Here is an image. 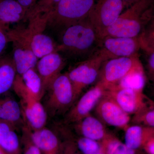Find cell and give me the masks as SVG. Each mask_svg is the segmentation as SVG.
<instances>
[{
  "instance_id": "cell-1",
  "label": "cell",
  "mask_w": 154,
  "mask_h": 154,
  "mask_svg": "<svg viewBox=\"0 0 154 154\" xmlns=\"http://www.w3.org/2000/svg\"><path fill=\"white\" fill-rule=\"evenodd\" d=\"M57 51L65 53L73 58L86 60L97 54L102 38L88 17L63 30Z\"/></svg>"
},
{
  "instance_id": "cell-2",
  "label": "cell",
  "mask_w": 154,
  "mask_h": 154,
  "mask_svg": "<svg viewBox=\"0 0 154 154\" xmlns=\"http://www.w3.org/2000/svg\"><path fill=\"white\" fill-rule=\"evenodd\" d=\"M27 27H17L8 30L10 42L18 41L27 45L38 59L57 51V45L43 31L48 26V14L38 15L28 19Z\"/></svg>"
},
{
  "instance_id": "cell-3",
  "label": "cell",
  "mask_w": 154,
  "mask_h": 154,
  "mask_svg": "<svg viewBox=\"0 0 154 154\" xmlns=\"http://www.w3.org/2000/svg\"><path fill=\"white\" fill-rule=\"evenodd\" d=\"M154 5V0H140L128 8L106 30L103 37H139L152 19Z\"/></svg>"
},
{
  "instance_id": "cell-4",
  "label": "cell",
  "mask_w": 154,
  "mask_h": 154,
  "mask_svg": "<svg viewBox=\"0 0 154 154\" xmlns=\"http://www.w3.org/2000/svg\"><path fill=\"white\" fill-rule=\"evenodd\" d=\"M135 74H144L139 54L110 59L103 63L97 83L105 91L118 85L126 77Z\"/></svg>"
},
{
  "instance_id": "cell-5",
  "label": "cell",
  "mask_w": 154,
  "mask_h": 154,
  "mask_svg": "<svg viewBox=\"0 0 154 154\" xmlns=\"http://www.w3.org/2000/svg\"><path fill=\"white\" fill-rule=\"evenodd\" d=\"M13 89L20 99L23 119L32 131L45 127L47 113L37 96L25 85L22 77L17 74Z\"/></svg>"
},
{
  "instance_id": "cell-6",
  "label": "cell",
  "mask_w": 154,
  "mask_h": 154,
  "mask_svg": "<svg viewBox=\"0 0 154 154\" xmlns=\"http://www.w3.org/2000/svg\"><path fill=\"white\" fill-rule=\"evenodd\" d=\"M96 0H61L48 14V25L64 30L89 16Z\"/></svg>"
},
{
  "instance_id": "cell-7",
  "label": "cell",
  "mask_w": 154,
  "mask_h": 154,
  "mask_svg": "<svg viewBox=\"0 0 154 154\" xmlns=\"http://www.w3.org/2000/svg\"><path fill=\"white\" fill-rule=\"evenodd\" d=\"M48 90L49 92L44 107L50 115L66 113L74 104L76 98L67 73L59 75Z\"/></svg>"
},
{
  "instance_id": "cell-8",
  "label": "cell",
  "mask_w": 154,
  "mask_h": 154,
  "mask_svg": "<svg viewBox=\"0 0 154 154\" xmlns=\"http://www.w3.org/2000/svg\"><path fill=\"white\" fill-rule=\"evenodd\" d=\"M109 58L100 50L97 54L79 63L67 72L71 83L76 99L83 90L98 79L103 63Z\"/></svg>"
},
{
  "instance_id": "cell-9",
  "label": "cell",
  "mask_w": 154,
  "mask_h": 154,
  "mask_svg": "<svg viewBox=\"0 0 154 154\" xmlns=\"http://www.w3.org/2000/svg\"><path fill=\"white\" fill-rule=\"evenodd\" d=\"M125 8L122 0H96L88 18L102 38Z\"/></svg>"
},
{
  "instance_id": "cell-10",
  "label": "cell",
  "mask_w": 154,
  "mask_h": 154,
  "mask_svg": "<svg viewBox=\"0 0 154 154\" xmlns=\"http://www.w3.org/2000/svg\"><path fill=\"white\" fill-rule=\"evenodd\" d=\"M94 109L96 115L102 122L124 131L128 126L130 115L105 92Z\"/></svg>"
},
{
  "instance_id": "cell-11",
  "label": "cell",
  "mask_w": 154,
  "mask_h": 154,
  "mask_svg": "<svg viewBox=\"0 0 154 154\" xmlns=\"http://www.w3.org/2000/svg\"><path fill=\"white\" fill-rule=\"evenodd\" d=\"M100 50L109 59L138 55L140 51L139 38L105 36L102 38Z\"/></svg>"
},
{
  "instance_id": "cell-12",
  "label": "cell",
  "mask_w": 154,
  "mask_h": 154,
  "mask_svg": "<svg viewBox=\"0 0 154 154\" xmlns=\"http://www.w3.org/2000/svg\"><path fill=\"white\" fill-rule=\"evenodd\" d=\"M128 114H136L146 108L143 91L115 85L105 91Z\"/></svg>"
},
{
  "instance_id": "cell-13",
  "label": "cell",
  "mask_w": 154,
  "mask_h": 154,
  "mask_svg": "<svg viewBox=\"0 0 154 154\" xmlns=\"http://www.w3.org/2000/svg\"><path fill=\"white\" fill-rule=\"evenodd\" d=\"M105 91L100 84L96 83V85L85 93L68 111L65 121L67 123L75 124L91 114V111L104 95Z\"/></svg>"
},
{
  "instance_id": "cell-14",
  "label": "cell",
  "mask_w": 154,
  "mask_h": 154,
  "mask_svg": "<svg viewBox=\"0 0 154 154\" xmlns=\"http://www.w3.org/2000/svg\"><path fill=\"white\" fill-rule=\"evenodd\" d=\"M65 64L64 59L57 51L44 56L38 60L36 69L41 78L45 93L53 82L61 74Z\"/></svg>"
},
{
  "instance_id": "cell-15",
  "label": "cell",
  "mask_w": 154,
  "mask_h": 154,
  "mask_svg": "<svg viewBox=\"0 0 154 154\" xmlns=\"http://www.w3.org/2000/svg\"><path fill=\"white\" fill-rule=\"evenodd\" d=\"M14 61L17 74L19 75L28 70L36 67L38 62V57L31 48L23 42L13 41Z\"/></svg>"
},
{
  "instance_id": "cell-16",
  "label": "cell",
  "mask_w": 154,
  "mask_h": 154,
  "mask_svg": "<svg viewBox=\"0 0 154 154\" xmlns=\"http://www.w3.org/2000/svg\"><path fill=\"white\" fill-rule=\"evenodd\" d=\"M31 137L42 154H59L61 143L51 130L45 127L36 130H31Z\"/></svg>"
},
{
  "instance_id": "cell-17",
  "label": "cell",
  "mask_w": 154,
  "mask_h": 154,
  "mask_svg": "<svg viewBox=\"0 0 154 154\" xmlns=\"http://www.w3.org/2000/svg\"><path fill=\"white\" fill-rule=\"evenodd\" d=\"M17 127L0 119V146L8 154H22Z\"/></svg>"
},
{
  "instance_id": "cell-18",
  "label": "cell",
  "mask_w": 154,
  "mask_h": 154,
  "mask_svg": "<svg viewBox=\"0 0 154 154\" xmlns=\"http://www.w3.org/2000/svg\"><path fill=\"white\" fill-rule=\"evenodd\" d=\"M75 124L76 130L83 137L93 140H102L108 134L103 122L91 114Z\"/></svg>"
},
{
  "instance_id": "cell-19",
  "label": "cell",
  "mask_w": 154,
  "mask_h": 154,
  "mask_svg": "<svg viewBox=\"0 0 154 154\" xmlns=\"http://www.w3.org/2000/svg\"><path fill=\"white\" fill-rule=\"evenodd\" d=\"M125 131V144L134 150L144 146L154 135L153 128L140 124L128 126Z\"/></svg>"
},
{
  "instance_id": "cell-20",
  "label": "cell",
  "mask_w": 154,
  "mask_h": 154,
  "mask_svg": "<svg viewBox=\"0 0 154 154\" xmlns=\"http://www.w3.org/2000/svg\"><path fill=\"white\" fill-rule=\"evenodd\" d=\"M27 12L17 0H0V23L8 25L25 20Z\"/></svg>"
},
{
  "instance_id": "cell-21",
  "label": "cell",
  "mask_w": 154,
  "mask_h": 154,
  "mask_svg": "<svg viewBox=\"0 0 154 154\" xmlns=\"http://www.w3.org/2000/svg\"><path fill=\"white\" fill-rule=\"evenodd\" d=\"M1 99L4 120L18 128L24 121L20 103L12 96H5Z\"/></svg>"
},
{
  "instance_id": "cell-22",
  "label": "cell",
  "mask_w": 154,
  "mask_h": 154,
  "mask_svg": "<svg viewBox=\"0 0 154 154\" xmlns=\"http://www.w3.org/2000/svg\"><path fill=\"white\" fill-rule=\"evenodd\" d=\"M17 74L12 57H0V96L12 89Z\"/></svg>"
},
{
  "instance_id": "cell-23",
  "label": "cell",
  "mask_w": 154,
  "mask_h": 154,
  "mask_svg": "<svg viewBox=\"0 0 154 154\" xmlns=\"http://www.w3.org/2000/svg\"><path fill=\"white\" fill-rule=\"evenodd\" d=\"M20 76L27 88L39 99H41L44 95L45 92L41 78L36 68L28 70Z\"/></svg>"
},
{
  "instance_id": "cell-24",
  "label": "cell",
  "mask_w": 154,
  "mask_h": 154,
  "mask_svg": "<svg viewBox=\"0 0 154 154\" xmlns=\"http://www.w3.org/2000/svg\"><path fill=\"white\" fill-rule=\"evenodd\" d=\"M103 149L106 154H135L134 150L129 148L112 135L108 134L103 140Z\"/></svg>"
},
{
  "instance_id": "cell-25",
  "label": "cell",
  "mask_w": 154,
  "mask_h": 154,
  "mask_svg": "<svg viewBox=\"0 0 154 154\" xmlns=\"http://www.w3.org/2000/svg\"><path fill=\"white\" fill-rule=\"evenodd\" d=\"M61 0H37L34 5L27 12L25 20L38 15L51 12Z\"/></svg>"
},
{
  "instance_id": "cell-26",
  "label": "cell",
  "mask_w": 154,
  "mask_h": 154,
  "mask_svg": "<svg viewBox=\"0 0 154 154\" xmlns=\"http://www.w3.org/2000/svg\"><path fill=\"white\" fill-rule=\"evenodd\" d=\"M140 50L154 51V21L152 19L139 37Z\"/></svg>"
},
{
  "instance_id": "cell-27",
  "label": "cell",
  "mask_w": 154,
  "mask_h": 154,
  "mask_svg": "<svg viewBox=\"0 0 154 154\" xmlns=\"http://www.w3.org/2000/svg\"><path fill=\"white\" fill-rule=\"evenodd\" d=\"M31 132L30 128L24 122L22 128V142L24 147L22 154H42L38 147L33 142Z\"/></svg>"
},
{
  "instance_id": "cell-28",
  "label": "cell",
  "mask_w": 154,
  "mask_h": 154,
  "mask_svg": "<svg viewBox=\"0 0 154 154\" xmlns=\"http://www.w3.org/2000/svg\"><path fill=\"white\" fill-rule=\"evenodd\" d=\"M76 145L84 154H92L101 152V147L97 141L82 137L78 139Z\"/></svg>"
},
{
  "instance_id": "cell-29",
  "label": "cell",
  "mask_w": 154,
  "mask_h": 154,
  "mask_svg": "<svg viewBox=\"0 0 154 154\" xmlns=\"http://www.w3.org/2000/svg\"><path fill=\"white\" fill-rule=\"evenodd\" d=\"M142 51L143 63H142L146 79L154 85V51Z\"/></svg>"
},
{
  "instance_id": "cell-30",
  "label": "cell",
  "mask_w": 154,
  "mask_h": 154,
  "mask_svg": "<svg viewBox=\"0 0 154 154\" xmlns=\"http://www.w3.org/2000/svg\"><path fill=\"white\" fill-rule=\"evenodd\" d=\"M133 121L137 124L154 128V109L146 108L135 114Z\"/></svg>"
},
{
  "instance_id": "cell-31",
  "label": "cell",
  "mask_w": 154,
  "mask_h": 154,
  "mask_svg": "<svg viewBox=\"0 0 154 154\" xmlns=\"http://www.w3.org/2000/svg\"><path fill=\"white\" fill-rule=\"evenodd\" d=\"M8 25L0 23V57L10 42L8 35Z\"/></svg>"
},
{
  "instance_id": "cell-32",
  "label": "cell",
  "mask_w": 154,
  "mask_h": 154,
  "mask_svg": "<svg viewBox=\"0 0 154 154\" xmlns=\"http://www.w3.org/2000/svg\"><path fill=\"white\" fill-rule=\"evenodd\" d=\"M76 147L75 144L71 142L61 143L59 154H80L76 151Z\"/></svg>"
},
{
  "instance_id": "cell-33",
  "label": "cell",
  "mask_w": 154,
  "mask_h": 154,
  "mask_svg": "<svg viewBox=\"0 0 154 154\" xmlns=\"http://www.w3.org/2000/svg\"><path fill=\"white\" fill-rule=\"evenodd\" d=\"M145 150L149 154H154V135L144 146Z\"/></svg>"
},
{
  "instance_id": "cell-34",
  "label": "cell",
  "mask_w": 154,
  "mask_h": 154,
  "mask_svg": "<svg viewBox=\"0 0 154 154\" xmlns=\"http://www.w3.org/2000/svg\"><path fill=\"white\" fill-rule=\"evenodd\" d=\"M17 1L28 11L34 5L37 0H17Z\"/></svg>"
},
{
  "instance_id": "cell-35",
  "label": "cell",
  "mask_w": 154,
  "mask_h": 154,
  "mask_svg": "<svg viewBox=\"0 0 154 154\" xmlns=\"http://www.w3.org/2000/svg\"><path fill=\"white\" fill-rule=\"evenodd\" d=\"M122 1L124 3L125 8L127 9L128 8L132 6L133 5H134L135 3L139 2L140 0H122Z\"/></svg>"
},
{
  "instance_id": "cell-36",
  "label": "cell",
  "mask_w": 154,
  "mask_h": 154,
  "mask_svg": "<svg viewBox=\"0 0 154 154\" xmlns=\"http://www.w3.org/2000/svg\"><path fill=\"white\" fill-rule=\"evenodd\" d=\"M0 119L4 120V116H3L2 108V104H1V99H0Z\"/></svg>"
},
{
  "instance_id": "cell-37",
  "label": "cell",
  "mask_w": 154,
  "mask_h": 154,
  "mask_svg": "<svg viewBox=\"0 0 154 154\" xmlns=\"http://www.w3.org/2000/svg\"><path fill=\"white\" fill-rule=\"evenodd\" d=\"M0 154H8L1 146H0Z\"/></svg>"
},
{
  "instance_id": "cell-38",
  "label": "cell",
  "mask_w": 154,
  "mask_h": 154,
  "mask_svg": "<svg viewBox=\"0 0 154 154\" xmlns=\"http://www.w3.org/2000/svg\"><path fill=\"white\" fill-rule=\"evenodd\" d=\"M92 154H106L105 153V152H99L95 153Z\"/></svg>"
},
{
  "instance_id": "cell-39",
  "label": "cell",
  "mask_w": 154,
  "mask_h": 154,
  "mask_svg": "<svg viewBox=\"0 0 154 154\" xmlns=\"http://www.w3.org/2000/svg\"><path fill=\"white\" fill-rule=\"evenodd\" d=\"M152 19L154 21V5L153 7V12H152Z\"/></svg>"
},
{
  "instance_id": "cell-40",
  "label": "cell",
  "mask_w": 154,
  "mask_h": 154,
  "mask_svg": "<svg viewBox=\"0 0 154 154\" xmlns=\"http://www.w3.org/2000/svg\"></svg>"
}]
</instances>
